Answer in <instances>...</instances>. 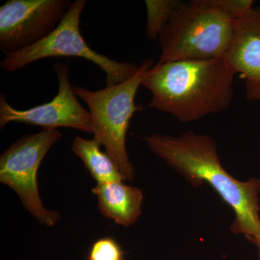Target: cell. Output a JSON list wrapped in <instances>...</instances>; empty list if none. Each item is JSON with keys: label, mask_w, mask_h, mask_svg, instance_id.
<instances>
[{"label": "cell", "mask_w": 260, "mask_h": 260, "mask_svg": "<svg viewBox=\"0 0 260 260\" xmlns=\"http://www.w3.org/2000/svg\"><path fill=\"white\" fill-rule=\"evenodd\" d=\"M58 82V93L51 102L31 109H15L0 95V127L12 122L40 126L43 129L69 127L86 133H93L90 112L81 105L72 86L68 64L56 63L54 66Z\"/></svg>", "instance_id": "ba28073f"}, {"label": "cell", "mask_w": 260, "mask_h": 260, "mask_svg": "<svg viewBox=\"0 0 260 260\" xmlns=\"http://www.w3.org/2000/svg\"><path fill=\"white\" fill-rule=\"evenodd\" d=\"M213 5L234 20L252 9L254 1L252 0H212Z\"/></svg>", "instance_id": "5bb4252c"}, {"label": "cell", "mask_w": 260, "mask_h": 260, "mask_svg": "<svg viewBox=\"0 0 260 260\" xmlns=\"http://www.w3.org/2000/svg\"><path fill=\"white\" fill-rule=\"evenodd\" d=\"M57 129H43L12 143L0 157V181L18 195L25 209L39 223L54 226L60 214L44 207L38 185V171L48 152L61 138Z\"/></svg>", "instance_id": "8992f818"}, {"label": "cell", "mask_w": 260, "mask_h": 260, "mask_svg": "<svg viewBox=\"0 0 260 260\" xmlns=\"http://www.w3.org/2000/svg\"><path fill=\"white\" fill-rule=\"evenodd\" d=\"M85 5V0L73 2L54 31L41 42L5 56L0 62L2 69L13 73L45 58L75 56L91 61L102 69L107 76V86L129 79L139 70V64L109 59L92 49L84 39L80 23Z\"/></svg>", "instance_id": "5b68a950"}, {"label": "cell", "mask_w": 260, "mask_h": 260, "mask_svg": "<svg viewBox=\"0 0 260 260\" xmlns=\"http://www.w3.org/2000/svg\"><path fill=\"white\" fill-rule=\"evenodd\" d=\"M236 74L224 57L158 61L142 85L152 93L149 107L188 123L230 107Z\"/></svg>", "instance_id": "7a4b0ae2"}, {"label": "cell", "mask_w": 260, "mask_h": 260, "mask_svg": "<svg viewBox=\"0 0 260 260\" xmlns=\"http://www.w3.org/2000/svg\"><path fill=\"white\" fill-rule=\"evenodd\" d=\"M234 21L212 0L181 1L159 36V61L223 57Z\"/></svg>", "instance_id": "3957f363"}, {"label": "cell", "mask_w": 260, "mask_h": 260, "mask_svg": "<svg viewBox=\"0 0 260 260\" xmlns=\"http://www.w3.org/2000/svg\"><path fill=\"white\" fill-rule=\"evenodd\" d=\"M180 0H146L147 20L145 25L147 37L150 40L158 39L164 27L169 23Z\"/></svg>", "instance_id": "7c38bea8"}, {"label": "cell", "mask_w": 260, "mask_h": 260, "mask_svg": "<svg viewBox=\"0 0 260 260\" xmlns=\"http://www.w3.org/2000/svg\"><path fill=\"white\" fill-rule=\"evenodd\" d=\"M154 65L147 59L139 70L126 81L99 90L74 86L77 96L86 104L91 116L93 138L105 147L124 181H133L135 168L130 162L126 147V137L132 118L139 107L135 98L149 70Z\"/></svg>", "instance_id": "277c9868"}, {"label": "cell", "mask_w": 260, "mask_h": 260, "mask_svg": "<svg viewBox=\"0 0 260 260\" xmlns=\"http://www.w3.org/2000/svg\"><path fill=\"white\" fill-rule=\"evenodd\" d=\"M96 140H86L76 137L72 144L73 153L83 162L87 170L96 181L97 184L112 181H124L119 169L107 152Z\"/></svg>", "instance_id": "8fae6325"}, {"label": "cell", "mask_w": 260, "mask_h": 260, "mask_svg": "<svg viewBox=\"0 0 260 260\" xmlns=\"http://www.w3.org/2000/svg\"><path fill=\"white\" fill-rule=\"evenodd\" d=\"M70 0H9L0 8V49L8 56L34 45L54 31Z\"/></svg>", "instance_id": "52a82bcc"}, {"label": "cell", "mask_w": 260, "mask_h": 260, "mask_svg": "<svg viewBox=\"0 0 260 260\" xmlns=\"http://www.w3.org/2000/svg\"><path fill=\"white\" fill-rule=\"evenodd\" d=\"M252 244H254L256 246V248H257L258 260H260V239L255 241Z\"/></svg>", "instance_id": "2e32d148"}, {"label": "cell", "mask_w": 260, "mask_h": 260, "mask_svg": "<svg viewBox=\"0 0 260 260\" xmlns=\"http://www.w3.org/2000/svg\"><path fill=\"white\" fill-rule=\"evenodd\" d=\"M125 252L114 238L103 237L89 249L87 260H124Z\"/></svg>", "instance_id": "4fadbf2b"}, {"label": "cell", "mask_w": 260, "mask_h": 260, "mask_svg": "<svg viewBox=\"0 0 260 260\" xmlns=\"http://www.w3.org/2000/svg\"><path fill=\"white\" fill-rule=\"evenodd\" d=\"M223 57L246 82H260V6L236 19Z\"/></svg>", "instance_id": "9c48e42d"}, {"label": "cell", "mask_w": 260, "mask_h": 260, "mask_svg": "<svg viewBox=\"0 0 260 260\" xmlns=\"http://www.w3.org/2000/svg\"><path fill=\"white\" fill-rule=\"evenodd\" d=\"M123 181L97 184L91 191L97 197L103 216L119 225L129 227L136 223L141 215L144 195L139 188L127 185Z\"/></svg>", "instance_id": "30bf717a"}, {"label": "cell", "mask_w": 260, "mask_h": 260, "mask_svg": "<svg viewBox=\"0 0 260 260\" xmlns=\"http://www.w3.org/2000/svg\"><path fill=\"white\" fill-rule=\"evenodd\" d=\"M246 96L249 100L260 102V82H246Z\"/></svg>", "instance_id": "9a60e30c"}, {"label": "cell", "mask_w": 260, "mask_h": 260, "mask_svg": "<svg viewBox=\"0 0 260 260\" xmlns=\"http://www.w3.org/2000/svg\"><path fill=\"white\" fill-rule=\"evenodd\" d=\"M143 140L152 153L191 186L206 183L218 193L234 211L231 229L234 234H242L251 243L260 239V178L243 181L230 175L220 162L216 143L207 135L154 133Z\"/></svg>", "instance_id": "6da1fadb"}]
</instances>
